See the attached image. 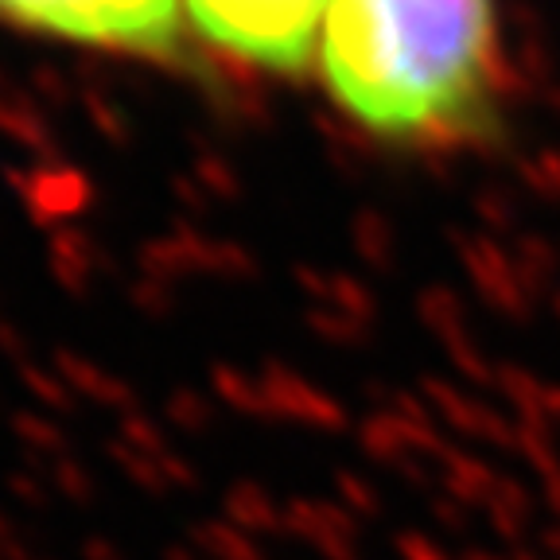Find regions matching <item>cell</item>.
I'll return each mask as SVG.
<instances>
[{
  "label": "cell",
  "mask_w": 560,
  "mask_h": 560,
  "mask_svg": "<svg viewBox=\"0 0 560 560\" xmlns=\"http://www.w3.org/2000/svg\"><path fill=\"white\" fill-rule=\"evenodd\" d=\"M339 109L401 144H467L494 125L490 0H331L315 59Z\"/></svg>",
  "instance_id": "6da1fadb"
},
{
  "label": "cell",
  "mask_w": 560,
  "mask_h": 560,
  "mask_svg": "<svg viewBox=\"0 0 560 560\" xmlns=\"http://www.w3.org/2000/svg\"><path fill=\"white\" fill-rule=\"evenodd\" d=\"M184 24L226 62L304 74L319 59V35L331 0H179Z\"/></svg>",
  "instance_id": "7a4b0ae2"
},
{
  "label": "cell",
  "mask_w": 560,
  "mask_h": 560,
  "mask_svg": "<svg viewBox=\"0 0 560 560\" xmlns=\"http://www.w3.org/2000/svg\"><path fill=\"white\" fill-rule=\"evenodd\" d=\"M0 20L144 59L175 55L187 32L179 0H0Z\"/></svg>",
  "instance_id": "3957f363"
}]
</instances>
